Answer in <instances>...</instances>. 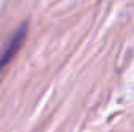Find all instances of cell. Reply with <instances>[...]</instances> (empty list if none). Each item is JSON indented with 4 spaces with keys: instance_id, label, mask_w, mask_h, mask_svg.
<instances>
[{
    "instance_id": "6da1fadb",
    "label": "cell",
    "mask_w": 134,
    "mask_h": 132,
    "mask_svg": "<svg viewBox=\"0 0 134 132\" xmlns=\"http://www.w3.org/2000/svg\"><path fill=\"white\" fill-rule=\"evenodd\" d=\"M25 33H27V27L24 25L17 33L13 34V37H11V39H9V42L6 44V47H5L3 53L0 55V70L6 65V64L13 59V56L19 51V48H20V45H22V42H24Z\"/></svg>"
}]
</instances>
